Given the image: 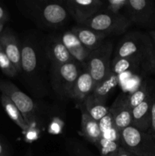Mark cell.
Wrapping results in <instances>:
<instances>
[{
  "instance_id": "52a82bcc",
  "label": "cell",
  "mask_w": 155,
  "mask_h": 156,
  "mask_svg": "<svg viewBox=\"0 0 155 156\" xmlns=\"http://www.w3.org/2000/svg\"><path fill=\"white\" fill-rule=\"evenodd\" d=\"M0 92L7 96L22 114L30 127L36 121V107L33 99L20 90L15 84L0 79Z\"/></svg>"
},
{
  "instance_id": "cb8c5ba5",
  "label": "cell",
  "mask_w": 155,
  "mask_h": 156,
  "mask_svg": "<svg viewBox=\"0 0 155 156\" xmlns=\"http://www.w3.org/2000/svg\"><path fill=\"white\" fill-rule=\"evenodd\" d=\"M95 146L98 149L100 156H116L121 145L119 143L110 141L102 136Z\"/></svg>"
},
{
  "instance_id": "ba28073f",
  "label": "cell",
  "mask_w": 155,
  "mask_h": 156,
  "mask_svg": "<svg viewBox=\"0 0 155 156\" xmlns=\"http://www.w3.org/2000/svg\"><path fill=\"white\" fill-rule=\"evenodd\" d=\"M113 50L112 40H106L91 53L85 69L91 75L95 85L104 79L110 72L111 56Z\"/></svg>"
},
{
  "instance_id": "4dcf8cb0",
  "label": "cell",
  "mask_w": 155,
  "mask_h": 156,
  "mask_svg": "<svg viewBox=\"0 0 155 156\" xmlns=\"http://www.w3.org/2000/svg\"><path fill=\"white\" fill-rule=\"evenodd\" d=\"M149 35L151 37L152 40L153 42V47H154V50H153V62H152V70L153 73H155V30H151L149 31Z\"/></svg>"
},
{
  "instance_id": "9c48e42d",
  "label": "cell",
  "mask_w": 155,
  "mask_h": 156,
  "mask_svg": "<svg viewBox=\"0 0 155 156\" xmlns=\"http://www.w3.org/2000/svg\"><path fill=\"white\" fill-rule=\"evenodd\" d=\"M124 15L132 24L143 27H155V4L150 0H128Z\"/></svg>"
},
{
  "instance_id": "e575fe53",
  "label": "cell",
  "mask_w": 155,
  "mask_h": 156,
  "mask_svg": "<svg viewBox=\"0 0 155 156\" xmlns=\"http://www.w3.org/2000/svg\"><path fill=\"white\" fill-rule=\"evenodd\" d=\"M151 156H155V152H154V153H153V155H152Z\"/></svg>"
},
{
  "instance_id": "6da1fadb",
  "label": "cell",
  "mask_w": 155,
  "mask_h": 156,
  "mask_svg": "<svg viewBox=\"0 0 155 156\" xmlns=\"http://www.w3.org/2000/svg\"><path fill=\"white\" fill-rule=\"evenodd\" d=\"M21 71L20 75L26 88L40 98L50 91V62L45 50V35L30 31L21 42Z\"/></svg>"
},
{
  "instance_id": "44dd1931",
  "label": "cell",
  "mask_w": 155,
  "mask_h": 156,
  "mask_svg": "<svg viewBox=\"0 0 155 156\" xmlns=\"http://www.w3.org/2000/svg\"><path fill=\"white\" fill-rule=\"evenodd\" d=\"M2 106L4 109L5 112L6 113L9 118L17 125L19 126L23 131H28L30 129V126H28L23 117L21 111L18 108L15 106V104L5 94H1L0 96Z\"/></svg>"
},
{
  "instance_id": "2e32d148",
  "label": "cell",
  "mask_w": 155,
  "mask_h": 156,
  "mask_svg": "<svg viewBox=\"0 0 155 156\" xmlns=\"http://www.w3.org/2000/svg\"><path fill=\"white\" fill-rule=\"evenodd\" d=\"M71 30L78 38L80 42L90 51H93L101 45L107 37L105 34L81 25L74 26Z\"/></svg>"
},
{
  "instance_id": "d4e9b609",
  "label": "cell",
  "mask_w": 155,
  "mask_h": 156,
  "mask_svg": "<svg viewBox=\"0 0 155 156\" xmlns=\"http://www.w3.org/2000/svg\"><path fill=\"white\" fill-rule=\"evenodd\" d=\"M0 69L5 76L9 78L15 77L18 75L16 69L5 53L1 44H0Z\"/></svg>"
},
{
  "instance_id": "f1b7e54d",
  "label": "cell",
  "mask_w": 155,
  "mask_h": 156,
  "mask_svg": "<svg viewBox=\"0 0 155 156\" xmlns=\"http://www.w3.org/2000/svg\"><path fill=\"white\" fill-rule=\"evenodd\" d=\"M102 136L106 140H110V141L117 142V143H120V132H119L115 127L106 131L104 133H102Z\"/></svg>"
},
{
  "instance_id": "83f0119b",
  "label": "cell",
  "mask_w": 155,
  "mask_h": 156,
  "mask_svg": "<svg viewBox=\"0 0 155 156\" xmlns=\"http://www.w3.org/2000/svg\"><path fill=\"white\" fill-rule=\"evenodd\" d=\"M153 139L155 140V89L153 88L152 91V104L151 111H150V126L148 131Z\"/></svg>"
},
{
  "instance_id": "1f68e13d",
  "label": "cell",
  "mask_w": 155,
  "mask_h": 156,
  "mask_svg": "<svg viewBox=\"0 0 155 156\" xmlns=\"http://www.w3.org/2000/svg\"><path fill=\"white\" fill-rule=\"evenodd\" d=\"M116 156H136V155L132 154V152H130L129 151L126 150V149H125V148H123L122 146H120Z\"/></svg>"
},
{
  "instance_id": "f546056e",
  "label": "cell",
  "mask_w": 155,
  "mask_h": 156,
  "mask_svg": "<svg viewBox=\"0 0 155 156\" xmlns=\"http://www.w3.org/2000/svg\"><path fill=\"white\" fill-rule=\"evenodd\" d=\"M9 20V12H8V11L2 5H0V22L5 24Z\"/></svg>"
},
{
  "instance_id": "277c9868",
  "label": "cell",
  "mask_w": 155,
  "mask_h": 156,
  "mask_svg": "<svg viewBox=\"0 0 155 156\" xmlns=\"http://www.w3.org/2000/svg\"><path fill=\"white\" fill-rule=\"evenodd\" d=\"M83 69L75 61L59 65L50 64V87L59 99L71 98L76 80Z\"/></svg>"
},
{
  "instance_id": "d590c367",
  "label": "cell",
  "mask_w": 155,
  "mask_h": 156,
  "mask_svg": "<svg viewBox=\"0 0 155 156\" xmlns=\"http://www.w3.org/2000/svg\"><path fill=\"white\" fill-rule=\"evenodd\" d=\"M28 156H31V155H28Z\"/></svg>"
},
{
  "instance_id": "d6986e66",
  "label": "cell",
  "mask_w": 155,
  "mask_h": 156,
  "mask_svg": "<svg viewBox=\"0 0 155 156\" xmlns=\"http://www.w3.org/2000/svg\"><path fill=\"white\" fill-rule=\"evenodd\" d=\"M80 108L81 112V131L82 136L88 141L95 145L102 137V133L98 122L96 121L90 116L82 105H81Z\"/></svg>"
},
{
  "instance_id": "8992f818",
  "label": "cell",
  "mask_w": 155,
  "mask_h": 156,
  "mask_svg": "<svg viewBox=\"0 0 155 156\" xmlns=\"http://www.w3.org/2000/svg\"><path fill=\"white\" fill-rule=\"evenodd\" d=\"M120 145L136 156H151L155 152L153 137L132 126L120 132Z\"/></svg>"
},
{
  "instance_id": "836d02e7",
  "label": "cell",
  "mask_w": 155,
  "mask_h": 156,
  "mask_svg": "<svg viewBox=\"0 0 155 156\" xmlns=\"http://www.w3.org/2000/svg\"><path fill=\"white\" fill-rule=\"evenodd\" d=\"M4 26H5L4 23L0 22V34H1L2 32L3 31V30H4Z\"/></svg>"
},
{
  "instance_id": "7a4b0ae2",
  "label": "cell",
  "mask_w": 155,
  "mask_h": 156,
  "mask_svg": "<svg viewBox=\"0 0 155 156\" xmlns=\"http://www.w3.org/2000/svg\"><path fill=\"white\" fill-rule=\"evenodd\" d=\"M16 5L22 15L41 28H59L68 21V12L63 2L20 0Z\"/></svg>"
},
{
  "instance_id": "8fae6325",
  "label": "cell",
  "mask_w": 155,
  "mask_h": 156,
  "mask_svg": "<svg viewBox=\"0 0 155 156\" xmlns=\"http://www.w3.org/2000/svg\"><path fill=\"white\" fill-rule=\"evenodd\" d=\"M45 50L50 64L59 65L74 61L64 45L60 35L45 36Z\"/></svg>"
},
{
  "instance_id": "ffe728a7",
  "label": "cell",
  "mask_w": 155,
  "mask_h": 156,
  "mask_svg": "<svg viewBox=\"0 0 155 156\" xmlns=\"http://www.w3.org/2000/svg\"><path fill=\"white\" fill-rule=\"evenodd\" d=\"M141 69H144L147 71L144 64L138 59L114 56L111 61L110 71L119 76V77L123 73H136Z\"/></svg>"
},
{
  "instance_id": "4fadbf2b",
  "label": "cell",
  "mask_w": 155,
  "mask_h": 156,
  "mask_svg": "<svg viewBox=\"0 0 155 156\" xmlns=\"http://www.w3.org/2000/svg\"><path fill=\"white\" fill-rule=\"evenodd\" d=\"M0 44L16 69L18 74L20 75L21 71V42L12 29L7 27L0 34Z\"/></svg>"
},
{
  "instance_id": "5bb4252c",
  "label": "cell",
  "mask_w": 155,
  "mask_h": 156,
  "mask_svg": "<svg viewBox=\"0 0 155 156\" xmlns=\"http://www.w3.org/2000/svg\"><path fill=\"white\" fill-rule=\"evenodd\" d=\"M60 36L64 45L74 60L81 66L82 68L86 69L88 59L92 51L88 50L80 42L78 38L71 32V30L64 32Z\"/></svg>"
},
{
  "instance_id": "d6a6232c",
  "label": "cell",
  "mask_w": 155,
  "mask_h": 156,
  "mask_svg": "<svg viewBox=\"0 0 155 156\" xmlns=\"http://www.w3.org/2000/svg\"><path fill=\"white\" fill-rule=\"evenodd\" d=\"M0 156H6L5 146L1 141H0Z\"/></svg>"
},
{
  "instance_id": "603a6c76",
  "label": "cell",
  "mask_w": 155,
  "mask_h": 156,
  "mask_svg": "<svg viewBox=\"0 0 155 156\" xmlns=\"http://www.w3.org/2000/svg\"><path fill=\"white\" fill-rule=\"evenodd\" d=\"M153 88V87L149 85L147 81L143 82L135 91L128 95L127 102L129 108L132 110L147 100L151 94Z\"/></svg>"
},
{
  "instance_id": "e0dca14e",
  "label": "cell",
  "mask_w": 155,
  "mask_h": 156,
  "mask_svg": "<svg viewBox=\"0 0 155 156\" xmlns=\"http://www.w3.org/2000/svg\"><path fill=\"white\" fill-rule=\"evenodd\" d=\"M152 93L150 97L132 110V126L142 132L148 133L150 126Z\"/></svg>"
},
{
  "instance_id": "7402d4cb",
  "label": "cell",
  "mask_w": 155,
  "mask_h": 156,
  "mask_svg": "<svg viewBox=\"0 0 155 156\" xmlns=\"http://www.w3.org/2000/svg\"><path fill=\"white\" fill-rule=\"evenodd\" d=\"M81 105L85 108L90 116L97 122L100 121L109 112V108L106 106V104L95 100L91 94L85 99Z\"/></svg>"
},
{
  "instance_id": "7c38bea8",
  "label": "cell",
  "mask_w": 155,
  "mask_h": 156,
  "mask_svg": "<svg viewBox=\"0 0 155 156\" xmlns=\"http://www.w3.org/2000/svg\"><path fill=\"white\" fill-rule=\"evenodd\" d=\"M128 95L121 93L109 108V113L113 120L114 127L121 132L126 128L132 126V109L127 102Z\"/></svg>"
},
{
  "instance_id": "484cf974",
  "label": "cell",
  "mask_w": 155,
  "mask_h": 156,
  "mask_svg": "<svg viewBox=\"0 0 155 156\" xmlns=\"http://www.w3.org/2000/svg\"><path fill=\"white\" fill-rule=\"evenodd\" d=\"M128 0H107L103 1V9L113 13H121L124 10Z\"/></svg>"
},
{
  "instance_id": "30bf717a",
  "label": "cell",
  "mask_w": 155,
  "mask_h": 156,
  "mask_svg": "<svg viewBox=\"0 0 155 156\" xmlns=\"http://www.w3.org/2000/svg\"><path fill=\"white\" fill-rule=\"evenodd\" d=\"M65 6L68 14L78 24L92 18L103 9V1L101 0H68Z\"/></svg>"
},
{
  "instance_id": "3957f363",
  "label": "cell",
  "mask_w": 155,
  "mask_h": 156,
  "mask_svg": "<svg viewBox=\"0 0 155 156\" xmlns=\"http://www.w3.org/2000/svg\"><path fill=\"white\" fill-rule=\"evenodd\" d=\"M153 50V40L149 34L130 32L119 41L114 56L138 59L144 64L147 71L151 72Z\"/></svg>"
},
{
  "instance_id": "4316f807",
  "label": "cell",
  "mask_w": 155,
  "mask_h": 156,
  "mask_svg": "<svg viewBox=\"0 0 155 156\" xmlns=\"http://www.w3.org/2000/svg\"><path fill=\"white\" fill-rule=\"evenodd\" d=\"M98 123L102 133H104L106 131L109 130V129H111L112 128L114 127L113 120H112V117L109 112V114H106L104 117H103V118L98 122Z\"/></svg>"
},
{
  "instance_id": "9a60e30c",
  "label": "cell",
  "mask_w": 155,
  "mask_h": 156,
  "mask_svg": "<svg viewBox=\"0 0 155 156\" xmlns=\"http://www.w3.org/2000/svg\"><path fill=\"white\" fill-rule=\"evenodd\" d=\"M95 83L89 72L84 69L76 80L72 90L71 99H73L77 105L84 103L85 99L92 93Z\"/></svg>"
},
{
  "instance_id": "5b68a950",
  "label": "cell",
  "mask_w": 155,
  "mask_h": 156,
  "mask_svg": "<svg viewBox=\"0 0 155 156\" xmlns=\"http://www.w3.org/2000/svg\"><path fill=\"white\" fill-rule=\"evenodd\" d=\"M132 25L124 14L113 13L104 9L81 24L84 27L105 34L107 37L123 34Z\"/></svg>"
},
{
  "instance_id": "ac0fdd59",
  "label": "cell",
  "mask_w": 155,
  "mask_h": 156,
  "mask_svg": "<svg viewBox=\"0 0 155 156\" xmlns=\"http://www.w3.org/2000/svg\"><path fill=\"white\" fill-rule=\"evenodd\" d=\"M119 82V76L110 71L104 79L96 84L91 95L95 100L101 103L106 104L107 99L110 97L111 94L116 88Z\"/></svg>"
}]
</instances>
